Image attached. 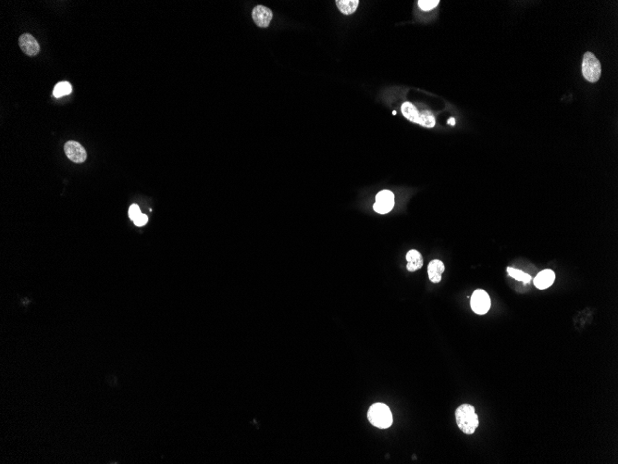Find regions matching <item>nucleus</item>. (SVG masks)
I'll return each instance as SVG.
<instances>
[{
	"label": "nucleus",
	"mask_w": 618,
	"mask_h": 464,
	"mask_svg": "<svg viewBox=\"0 0 618 464\" xmlns=\"http://www.w3.org/2000/svg\"><path fill=\"white\" fill-rule=\"evenodd\" d=\"M367 418L370 423L379 429H387L393 424V414L384 403H374L368 409Z\"/></svg>",
	"instance_id": "nucleus-2"
},
{
	"label": "nucleus",
	"mask_w": 618,
	"mask_h": 464,
	"mask_svg": "<svg viewBox=\"0 0 618 464\" xmlns=\"http://www.w3.org/2000/svg\"><path fill=\"white\" fill-rule=\"evenodd\" d=\"M393 114H394V115H395V114H396V111H394V112H393Z\"/></svg>",
	"instance_id": "nucleus-21"
},
{
	"label": "nucleus",
	"mask_w": 618,
	"mask_h": 464,
	"mask_svg": "<svg viewBox=\"0 0 618 464\" xmlns=\"http://www.w3.org/2000/svg\"><path fill=\"white\" fill-rule=\"evenodd\" d=\"M406 258H407V260H408L407 268H408L409 272H415V271H417V270H419V269H421L423 267L424 260H423L421 253L419 251H417L415 249H411V250L408 251Z\"/></svg>",
	"instance_id": "nucleus-10"
},
{
	"label": "nucleus",
	"mask_w": 618,
	"mask_h": 464,
	"mask_svg": "<svg viewBox=\"0 0 618 464\" xmlns=\"http://www.w3.org/2000/svg\"><path fill=\"white\" fill-rule=\"evenodd\" d=\"M439 3H440L439 0H419L418 7H420L423 11H429L435 8L439 5Z\"/></svg>",
	"instance_id": "nucleus-17"
},
{
	"label": "nucleus",
	"mask_w": 618,
	"mask_h": 464,
	"mask_svg": "<svg viewBox=\"0 0 618 464\" xmlns=\"http://www.w3.org/2000/svg\"><path fill=\"white\" fill-rule=\"evenodd\" d=\"M148 216L143 214V213H141L136 218L134 219V225H137V226H143V225H145L148 223Z\"/></svg>",
	"instance_id": "nucleus-19"
},
{
	"label": "nucleus",
	"mask_w": 618,
	"mask_h": 464,
	"mask_svg": "<svg viewBox=\"0 0 618 464\" xmlns=\"http://www.w3.org/2000/svg\"><path fill=\"white\" fill-rule=\"evenodd\" d=\"M555 280V273L552 270H543L534 279V285L537 289H546L551 287Z\"/></svg>",
	"instance_id": "nucleus-9"
},
{
	"label": "nucleus",
	"mask_w": 618,
	"mask_h": 464,
	"mask_svg": "<svg viewBox=\"0 0 618 464\" xmlns=\"http://www.w3.org/2000/svg\"><path fill=\"white\" fill-rule=\"evenodd\" d=\"M72 91V87L68 82H60L55 86L53 94L56 98H61L63 96L70 95Z\"/></svg>",
	"instance_id": "nucleus-15"
},
{
	"label": "nucleus",
	"mask_w": 618,
	"mask_h": 464,
	"mask_svg": "<svg viewBox=\"0 0 618 464\" xmlns=\"http://www.w3.org/2000/svg\"><path fill=\"white\" fill-rule=\"evenodd\" d=\"M401 111L406 119H408L409 121L417 123L420 113L418 112L416 107H414L412 103L410 102L403 103V105L401 107Z\"/></svg>",
	"instance_id": "nucleus-12"
},
{
	"label": "nucleus",
	"mask_w": 618,
	"mask_h": 464,
	"mask_svg": "<svg viewBox=\"0 0 618 464\" xmlns=\"http://www.w3.org/2000/svg\"><path fill=\"white\" fill-rule=\"evenodd\" d=\"M339 10L344 15H351L356 12L359 7V0H337L336 1Z\"/></svg>",
	"instance_id": "nucleus-13"
},
{
	"label": "nucleus",
	"mask_w": 618,
	"mask_h": 464,
	"mask_svg": "<svg viewBox=\"0 0 618 464\" xmlns=\"http://www.w3.org/2000/svg\"><path fill=\"white\" fill-rule=\"evenodd\" d=\"M444 269L445 267L443 261L439 260H431L428 267L429 280L432 283H439L441 281Z\"/></svg>",
	"instance_id": "nucleus-11"
},
{
	"label": "nucleus",
	"mask_w": 618,
	"mask_h": 464,
	"mask_svg": "<svg viewBox=\"0 0 618 464\" xmlns=\"http://www.w3.org/2000/svg\"><path fill=\"white\" fill-rule=\"evenodd\" d=\"M417 124H420L421 126L427 127V128H433L436 124L435 117L430 112L424 111L420 113Z\"/></svg>",
	"instance_id": "nucleus-14"
},
{
	"label": "nucleus",
	"mask_w": 618,
	"mask_h": 464,
	"mask_svg": "<svg viewBox=\"0 0 618 464\" xmlns=\"http://www.w3.org/2000/svg\"><path fill=\"white\" fill-rule=\"evenodd\" d=\"M394 206V193L389 190H383L376 196V203L373 208L374 211L379 214H386L393 210Z\"/></svg>",
	"instance_id": "nucleus-5"
},
{
	"label": "nucleus",
	"mask_w": 618,
	"mask_h": 464,
	"mask_svg": "<svg viewBox=\"0 0 618 464\" xmlns=\"http://www.w3.org/2000/svg\"><path fill=\"white\" fill-rule=\"evenodd\" d=\"M19 45L21 50L28 56H35L38 54L40 47L35 40V37L30 34H23L19 38Z\"/></svg>",
	"instance_id": "nucleus-8"
},
{
	"label": "nucleus",
	"mask_w": 618,
	"mask_h": 464,
	"mask_svg": "<svg viewBox=\"0 0 618 464\" xmlns=\"http://www.w3.org/2000/svg\"><path fill=\"white\" fill-rule=\"evenodd\" d=\"M506 270H507L508 275H510L511 277L515 278V280H517V281L524 282V283L527 284V283H529L530 280H531V276L530 275H527V274L520 271V270L514 269V268L511 267H508Z\"/></svg>",
	"instance_id": "nucleus-16"
},
{
	"label": "nucleus",
	"mask_w": 618,
	"mask_h": 464,
	"mask_svg": "<svg viewBox=\"0 0 618 464\" xmlns=\"http://www.w3.org/2000/svg\"><path fill=\"white\" fill-rule=\"evenodd\" d=\"M139 214H141L140 208L138 205H132L129 209V217L134 221Z\"/></svg>",
	"instance_id": "nucleus-18"
},
{
	"label": "nucleus",
	"mask_w": 618,
	"mask_h": 464,
	"mask_svg": "<svg viewBox=\"0 0 618 464\" xmlns=\"http://www.w3.org/2000/svg\"><path fill=\"white\" fill-rule=\"evenodd\" d=\"M601 63L597 58L591 52H586L582 62V73L587 81L590 83H596L601 77Z\"/></svg>",
	"instance_id": "nucleus-3"
},
{
	"label": "nucleus",
	"mask_w": 618,
	"mask_h": 464,
	"mask_svg": "<svg viewBox=\"0 0 618 464\" xmlns=\"http://www.w3.org/2000/svg\"><path fill=\"white\" fill-rule=\"evenodd\" d=\"M65 153L71 162L76 163H82L86 160V151L85 148L78 142L69 141L65 144L64 147Z\"/></svg>",
	"instance_id": "nucleus-6"
},
{
	"label": "nucleus",
	"mask_w": 618,
	"mask_h": 464,
	"mask_svg": "<svg viewBox=\"0 0 618 464\" xmlns=\"http://www.w3.org/2000/svg\"><path fill=\"white\" fill-rule=\"evenodd\" d=\"M456 421L457 426L466 435L475 433L478 426V416L476 414L474 406L470 404H462L456 410Z\"/></svg>",
	"instance_id": "nucleus-1"
},
{
	"label": "nucleus",
	"mask_w": 618,
	"mask_h": 464,
	"mask_svg": "<svg viewBox=\"0 0 618 464\" xmlns=\"http://www.w3.org/2000/svg\"><path fill=\"white\" fill-rule=\"evenodd\" d=\"M471 308L477 314H486L491 308L490 295L484 290L477 289L471 297Z\"/></svg>",
	"instance_id": "nucleus-4"
},
{
	"label": "nucleus",
	"mask_w": 618,
	"mask_h": 464,
	"mask_svg": "<svg viewBox=\"0 0 618 464\" xmlns=\"http://www.w3.org/2000/svg\"><path fill=\"white\" fill-rule=\"evenodd\" d=\"M448 124H451V125H455V124H456V121H455V119H454V118H451V119H450V120H448Z\"/></svg>",
	"instance_id": "nucleus-20"
},
{
	"label": "nucleus",
	"mask_w": 618,
	"mask_h": 464,
	"mask_svg": "<svg viewBox=\"0 0 618 464\" xmlns=\"http://www.w3.org/2000/svg\"><path fill=\"white\" fill-rule=\"evenodd\" d=\"M252 18L258 26L266 28L269 25L270 21H272L273 13L267 7L257 6L254 7L253 11H252Z\"/></svg>",
	"instance_id": "nucleus-7"
}]
</instances>
